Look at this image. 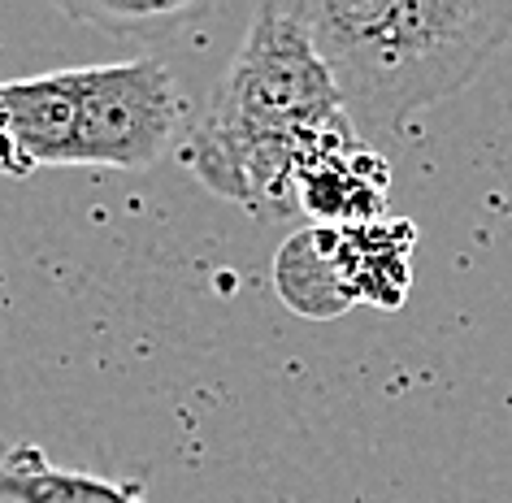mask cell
<instances>
[{
	"label": "cell",
	"instance_id": "3957f363",
	"mask_svg": "<svg viewBox=\"0 0 512 503\" xmlns=\"http://www.w3.org/2000/svg\"><path fill=\"white\" fill-rule=\"evenodd\" d=\"M187 126V96L161 57L144 53L113 66H79L66 170H139L157 161Z\"/></svg>",
	"mask_w": 512,
	"mask_h": 503
},
{
	"label": "cell",
	"instance_id": "52a82bcc",
	"mask_svg": "<svg viewBox=\"0 0 512 503\" xmlns=\"http://www.w3.org/2000/svg\"><path fill=\"white\" fill-rule=\"evenodd\" d=\"M0 503H152L139 482L61 469L35 443L0 447Z\"/></svg>",
	"mask_w": 512,
	"mask_h": 503
},
{
	"label": "cell",
	"instance_id": "8992f818",
	"mask_svg": "<svg viewBox=\"0 0 512 503\" xmlns=\"http://www.w3.org/2000/svg\"><path fill=\"white\" fill-rule=\"evenodd\" d=\"M387 183V161L365 139H348L304 165L296 178V209L322 217V226H361L369 217H382Z\"/></svg>",
	"mask_w": 512,
	"mask_h": 503
},
{
	"label": "cell",
	"instance_id": "5b68a950",
	"mask_svg": "<svg viewBox=\"0 0 512 503\" xmlns=\"http://www.w3.org/2000/svg\"><path fill=\"white\" fill-rule=\"evenodd\" d=\"M274 287L300 317H339L352 304H361L348 230L309 226L291 235L274 261Z\"/></svg>",
	"mask_w": 512,
	"mask_h": 503
},
{
	"label": "cell",
	"instance_id": "277c9868",
	"mask_svg": "<svg viewBox=\"0 0 512 503\" xmlns=\"http://www.w3.org/2000/svg\"><path fill=\"white\" fill-rule=\"evenodd\" d=\"M74 135V70L0 79V174L31 178L66 165Z\"/></svg>",
	"mask_w": 512,
	"mask_h": 503
},
{
	"label": "cell",
	"instance_id": "ba28073f",
	"mask_svg": "<svg viewBox=\"0 0 512 503\" xmlns=\"http://www.w3.org/2000/svg\"><path fill=\"white\" fill-rule=\"evenodd\" d=\"M61 14L70 22H87L109 40H131V44H178L191 27L217 14L209 0H161V5H109V0H92V5H74L61 0Z\"/></svg>",
	"mask_w": 512,
	"mask_h": 503
},
{
	"label": "cell",
	"instance_id": "6da1fadb",
	"mask_svg": "<svg viewBox=\"0 0 512 503\" xmlns=\"http://www.w3.org/2000/svg\"><path fill=\"white\" fill-rule=\"evenodd\" d=\"M361 139L291 0H265L217 83L183 131L178 157L213 196L252 217L296 213V178L322 152Z\"/></svg>",
	"mask_w": 512,
	"mask_h": 503
},
{
	"label": "cell",
	"instance_id": "7a4b0ae2",
	"mask_svg": "<svg viewBox=\"0 0 512 503\" xmlns=\"http://www.w3.org/2000/svg\"><path fill=\"white\" fill-rule=\"evenodd\" d=\"M361 139L404 131L512 40V0H291Z\"/></svg>",
	"mask_w": 512,
	"mask_h": 503
}]
</instances>
